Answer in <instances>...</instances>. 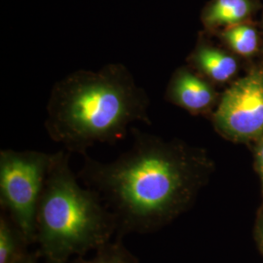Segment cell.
<instances>
[{
    "label": "cell",
    "instance_id": "obj_11",
    "mask_svg": "<svg viewBox=\"0 0 263 263\" xmlns=\"http://www.w3.org/2000/svg\"><path fill=\"white\" fill-rule=\"evenodd\" d=\"M229 46L238 54L248 56L257 48V34L254 28L248 25H236L227 28L222 33Z\"/></svg>",
    "mask_w": 263,
    "mask_h": 263
},
{
    "label": "cell",
    "instance_id": "obj_12",
    "mask_svg": "<svg viewBox=\"0 0 263 263\" xmlns=\"http://www.w3.org/2000/svg\"><path fill=\"white\" fill-rule=\"evenodd\" d=\"M254 237L257 247L263 256V210L256 218L254 226Z\"/></svg>",
    "mask_w": 263,
    "mask_h": 263
},
{
    "label": "cell",
    "instance_id": "obj_8",
    "mask_svg": "<svg viewBox=\"0 0 263 263\" xmlns=\"http://www.w3.org/2000/svg\"><path fill=\"white\" fill-rule=\"evenodd\" d=\"M28 238L5 212L0 216V263H18L28 254Z\"/></svg>",
    "mask_w": 263,
    "mask_h": 263
},
{
    "label": "cell",
    "instance_id": "obj_14",
    "mask_svg": "<svg viewBox=\"0 0 263 263\" xmlns=\"http://www.w3.org/2000/svg\"><path fill=\"white\" fill-rule=\"evenodd\" d=\"M39 256V254H31L28 253L22 260H20L18 263H37V257Z\"/></svg>",
    "mask_w": 263,
    "mask_h": 263
},
{
    "label": "cell",
    "instance_id": "obj_7",
    "mask_svg": "<svg viewBox=\"0 0 263 263\" xmlns=\"http://www.w3.org/2000/svg\"><path fill=\"white\" fill-rule=\"evenodd\" d=\"M192 59L198 69L216 82H226L237 70V63L232 57L209 45L199 46Z\"/></svg>",
    "mask_w": 263,
    "mask_h": 263
},
{
    "label": "cell",
    "instance_id": "obj_10",
    "mask_svg": "<svg viewBox=\"0 0 263 263\" xmlns=\"http://www.w3.org/2000/svg\"><path fill=\"white\" fill-rule=\"evenodd\" d=\"M72 263H139L138 258L123 244L122 238H115L96 251L90 259L77 256Z\"/></svg>",
    "mask_w": 263,
    "mask_h": 263
},
{
    "label": "cell",
    "instance_id": "obj_9",
    "mask_svg": "<svg viewBox=\"0 0 263 263\" xmlns=\"http://www.w3.org/2000/svg\"><path fill=\"white\" fill-rule=\"evenodd\" d=\"M251 12L249 0H215L204 13V23L208 28L241 24Z\"/></svg>",
    "mask_w": 263,
    "mask_h": 263
},
{
    "label": "cell",
    "instance_id": "obj_6",
    "mask_svg": "<svg viewBox=\"0 0 263 263\" xmlns=\"http://www.w3.org/2000/svg\"><path fill=\"white\" fill-rule=\"evenodd\" d=\"M167 98L190 112L199 113L206 110L213 104L215 92L200 76L187 69H180L170 82Z\"/></svg>",
    "mask_w": 263,
    "mask_h": 263
},
{
    "label": "cell",
    "instance_id": "obj_2",
    "mask_svg": "<svg viewBox=\"0 0 263 263\" xmlns=\"http://www.w3.org/2000/svg\"><path fill=\"white\" fill-rule=\"evenodd\" d=\"M151 100L130 69L111 63L71 72L52 87L44 123L52 141L86 155L98 143L122 141L134 123L151 125Z\"/></svg>",
    "mask_w": 263,
    "mask_h": 263
},
{
    "label": "cell",
    "instance_id": "obj_3",
    "mask_svg": "<svg viewBox=\"0 0 263 263\" xmlns=\"http://www.w3.org/2000/svg\"><path fill=\"white\" fill-rule=\"evenodd\" d=\"M69 152L53 153L38 203L35 243L47 263H68L113 240L117 226L100 195L82 186L69 165Z\"/></svg>",
    "mask_w": 263,
    "mask_h": 263
},
{
    "label": "cell",
    "instance_id": "obj_13",
    "mask_svg": "<svg viewBox=\"0 0 263 263\" xmlns=\"http://www.w3.org/2000/svg\"><path fill=\"white\" fill-rule=\"evenodd\" d=\"M256 163H257V169H258L260 179H261L263 191V140L259 142L257 151H256Z\"/></svg>",
    "mask_w": 263,
    "mask_h": 263
},
{
    "label": "cell",
    "instance_id": "obj_5",
    "mask_svg": "<svg viewBox=\"0 0 263 263\" xmlns=\"http://www.w3.org/2000/svg\"><path fill=\"white\" fill-rule=\"evenodd\" d=\"M214 121L218 131L234 140L262 135V72H253L232 85L222 96Z\"/></svg>",
    "mask_w": 263,
    "mask_h": 263
},
{
    "label": "cell",
    "instance_id": "obj_1",
    "mask_svg": "<svg viewBox=\"0 0 263 263\" xmlns=\"http://www.w3.org/2000/svg\"><path fill=\"white\" fill-rule=\"evenodd\" d=\"M133 144L111 162L88 154L77 177L102 198L116 220L115 238L153 233L188 210L207 170L206 160L175 143L132 128Z\"/></svg>",
    "mask_w": 263,
    "mask_h": 263
},
{
    "label": "cell",
    "instance_id": "obj_4",
    "mask_svg": "<svg viewBox=\"0 0 263 263\" xmlns=\"http://www.w3.org/2000/svg\"><path fill=\"white\" fill-rule=\"evenodd\" d=\"M53 154L36 151H0V205L35 243V218Z\"/></svg>",
    "mask_w": 263,
    "mask_h": 263
}]
</instances>
